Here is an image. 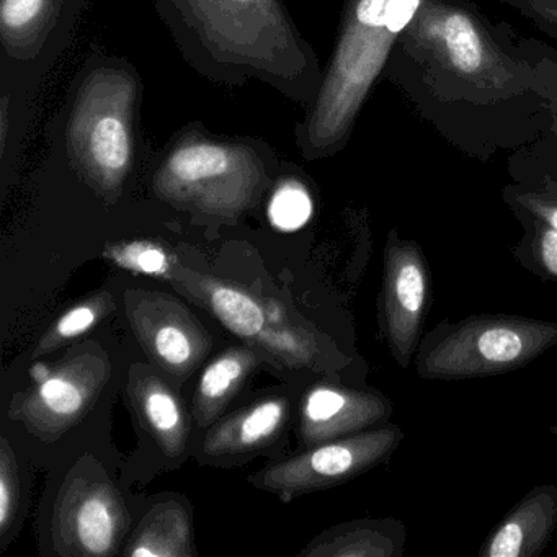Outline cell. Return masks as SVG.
Segmentation results:
<instances>
[{
    "label": "cell",
    "mask_w": 557,
    "mask_h": 557,
    "mask_svg": "<svg viewBox=\"0 0 557 557\" xmlns=\"http://www.w3.org/2000/svg\"><path fill=\"white\" fill-rule=\"evenodd\" d=\"M432 299V276L422 247L404 239L396 230L387 234L383 256L380 331L391 357L403 370L416 358Z\"/></svg>",
    "instance_id": "obj_9"
},
{
    "label": "cell",
    "mask_w": 557,
    "mask_h": 557,
    "mask_svg": "<svg viewBox=\"0 0 557 557\" xmlns=\"http://www.w3.org/2000/svg\"><path fill=\"white\" fill-rule=\"evenodd\" d=\"M128 394L149 435L169 458L184 453L188 420L184 404L151 368L135 364L129 370Z\"/></svg>",
    "instance_id": "obj_13"
},
{
    "label": "cell",
    "mask_w": 557,
    "mask_h": 557,
    "mask_svg": "<svg viewBox=\"0 0 557 557\" xmlns=\"http://www.w3.org/2000/svg\"><path fill=\"white\" fill-rule=\"evenodd\" d=\"M21 510V472L8 436L0 440V537H8Z\"/></svg>",
    "instance_id": "obj_25"
},
{
    "label": "cell",
    "mask_w": 557,
    "mask_h": 557,
    "mask_svg": "<svg viewBox=\"0 0 557 557\" xmlns=\"http://www.w3.org/2000/svg\"><path fill=\"white\" fill-rule=\"evenodd\" d=\"M265 182L252 146L191 133L169 148L152 188L172 207L234 220L252 207Z\"/></svg>",
    "instance_id": "obj_4"
},
{
    "label": "cell",
    "mask_w": 557,
    "mask_h": 557,
    "mask_svg": "<svg viewBox=\"0 0 557 557\" xmlns=\"http://www.w3.org/2000/svg\"><path fill=\"white\" fill-rule=\"evenodd\" d=\"M64 0H0V37L12 58L34 57L53 32Z\"/></svg>",
    "instance_id": "obj_19"
},
{
    "label": "cell",
    "mask_w": 557,
    "mask_h": 557,
    "mask_svg": "<svg viewBox=\"0 0 557 557\" xmlns=\"http://www.w3.org/2000/svg\"><path fill=\"white\" fill-rule=\"evenodd\" d=\"M115 308V299H113L112 293L106 292V289L87 296L84 301L77 302L76 306L67 309L61 318L57 319L54 324L50 325L41 341L38 342L34 358L51 354V351L66 345L67 342L92 331L102 319L112 314Z\"/></svg>",
    "instance_id": "obj_21"
},
{
    "label": "cell",
    "mask_w": 557,
    "mask_h": 557,
    "mask_svg": "<svg viewBox=\"0 0 557 557\" xmlns=\"http://www.w3.org/2000/svg\"><path fill=\"white\" fill-rule=\"evenodd\" d=\"M393 403L380 391L321 383L302 397L299 438L308 448L389 423Z\"/></svg>",
    "instance_id": "obj_11"
},
{
    "label": "cell",
    "mask_w": 557,
    "mask_h": 557,
    "mask_svg": "<svg viewBox=\"0 0 557 557\" xmlns=\"http://www.w3.org/2000/svg\"><path fill=\"white\" fill-rule=\"evenodd\" d=\"M259 358L249 347L230 348L207 364L194 399V416L198 425L211 426L230 406L233 397L256 370Z\"/></svg>",
    "instance_id": "obj_17"
},
{
    "label": "cell",
    "mask_w": 557,
    "mask_h": 557,
    "mask_svg": "<svg viewBox=\"0 0 557 557\" xmlns=\"http://www.w3.org/2000/svg\"><path fill=\"white\" fill-rule=\"evenodd\" d=\"M103 257L113 265L154 278L175 280L177 260L154 240H126L107 247Z\"/></svg>",
    "instance_id": "obj_23"
},
{
    "label": "cell",
    "mask_w": 557,
    "mask_h": 557,
    "mask_svg": "<svg viewBox=\"0 0 557 557\" xmlns=\"http://www.w3.org/2000/svg\"><path fill=\"white\" fill-rule=\"evenodd\" d=\"M507 200L515 211L533 214L557 230V181L554 178H546L536 187L513 188L508 191Z\"/></svg>",
    "instance_id": "obj_26"
},
{
    "label": "cell",
    "mask_w": 557,
    "mask_h": 557,
    "mask_svg": "<svg viewBox=\"0 0 557 557\" xmlns=\"http://www.w3.org/2000/svg\"><path fill=\"white\" fill-rule=\"evenodd\" d=\"M557 528V487L536 485L492 528L479 557H537Z\"/></svg>",
    "instance_id": "obj_12"
},
{
    "label": "cell",
    "mask_w": 557,
    "mask_h": 557,
    "mask_svg": "<svg viewBox=\"0 0 557 557\" xmlns=\"http://www.w3.org/2000/svg\"><path fill=\"white\" fill-rule=\"evenodd\" d=\"M128 527L119 488L96 459H81L61 485L54 504L53 544L60 556L116 554Z\"/></svg>",
    "instance_id": "obj_7"
},
{
    "label": "cell",
    "mask_w": 557,
    "mask_h": 557,
    "mask_svg": "<svg viewBox=\"0 0 557 557\" xmlns=\"http://www.w3.org/2000/svg\"><path fill=\"white\" fill-rule=\"evenodd\" d=\"M314 201L308 187L295 177H285L275 185L270 195V224L283 233H295L311 221Z\"/></svg>",
    "instance_id": "obj_24"
},
{
    "label": "cell",
    "mask_w": 557,
    "mask_h": 557,
    "mask_svg": "<svg viewBox=\"0 0 557 557\" xmlns=\"http://www.w3.org/2000/svg\"><path fill=\"white\" fill-rule=\"evenodd\" d=\"M138 84L128 70L100 67L84 81L67 125L71 159L103 198H116L135 161Z\"/></svg>",
    "instance_id": "obj_5"
},
{
    "label": "cell",
    "mask_w": 557,
    "mask_h": 557,
    "mask_svg": "<svg viewBox=\"0 0 557 557\" xmlns=\"http://www.w3.org/2000/svg\"><path fill=\"white\" fill-rule=\"evenodd\" d=\"M289 417L285 397H265L211 426L203 453L211 458L257 451L278 438Z\"/></svg>",
    "instance_id": "obj_14"
},
{
    "label": "cell",
    "mask_w": 557,
    "mask_h": 557,
    "mask_svg": "<svg viewBox=\"0 0 557 557\" xmlns=\"http://www.w3.org/2000/svg\"><path fill=\"white\" fill-rule=\"evenodd\" d=\"M389 2L351 0L318 96L296 128V145L306 159L332 154L347 138L397 37L386 27Z\"/></svg>",
    "instance_id": "obj_2"
},
{
    "label": "cell",
    "mask_w": 557,
    "mask_h": 557,
    "mask_svg": "<svg viewBox=\"0 0 557 557\" xmlns=\"http://www.w3.org/2000/svg\"><path fill=\"white\" fill-rule=\"evenodd\" d=\"M557 345V321L481 314L443 321L425 332L417 350V376L462 381L528 367Z\"/></svg>",
    "instance_id": "obj_3"
},
{
    "label": "cell",
    "mask_w": 557,
    "mask_h": 557,
    "mask_svg": "<svg viewBox=\"0 0 557 557\" xmlns=\"http://www.w3.org/2000/svg\"><path fill=\"white\" fill-rule=\"evenodd\" d=\"M419 5L420 0H391L386 15L387 30L394 35H399L400 32L406 30Z\"/></svg>",
    "instance_id": "obj_27"
},
{
    "label": "cell",
    "mask_w": 557,
    "mask_h": 557,
    "mask_svg": "<svg viewBox=\"0 0 557 557\" xmlns=\"http://www.w3.org/2000/svg\"><path fill=\"white\" fill-rule=\"evenodd\" d=\"M426 37L438 48L446 63L462 76L479 77L487 71V48L474 22L462 12L430 15Z\"/></svg>",
    "instance_id": "obj_20"
},
{
    "label": "cell",
    "mask_w": 557,
    "mask_h": 557,
    "mask_svg": "<svg viewBox=\"0 0 557 557\" xmlns=\"http://www.w3.org/2000/svg\"><path fill=\"white\" fill-rule=\"evenodd\" d=\"M550 433H553V435L557 438V425L550 426Z\"/></svg>",
    "instance_id": "obj_28"
},
{
    "label": "cell",
    "mask_w": 557,
    "mask_h": 557,
    "mask_svg": "<svg viewBox=\"0 0 557 557\" xmlns=\"http://www.w3.org/2000/svg\"><path fill=\"white\" fill-rule=\"evenodd\" d=\"M175 280H181L187 292L203 302L205 308L213 312L214 318L227 331L250 344L256 342L272 322L265 299L256 298L239 286L190 272L181 273Z\"/></svg>",
    "instance_id": "obj_16"
},
{
    "label": "cell",
    "mask_w": 557,
    "mask_h": 557,
    "mask_svg": "<svg viewBox=\"0 0 557 557\" xmlns=\"http://www.w3.org/2000/svg\"><path fill=\"white\" fill-rule=\"evenodd\" d=\"M407 528L396 518H368L337 524L315 537L302 557H403Z\"/></svg>",
    "instance_id": "obj_15"
},
{
    "label": "cell",
    "mask_w": 557,
    "mask_h": 557,
    "mask_svg": "<svg viewBox=\"0 0 557 557\" xmlns=\"http://www.w3.org/2000/svg\"><path fill=\"white\" fill-rule=\"evenodd\" d=\"M403 440L404 430L399 425L384 423L376 429L311 446L301 455L257 472L250 482L289 502L298 495L344 484L389 461Z\"/></svg>",
    "instance_id": "obj_8"
},
{
    "label": "cell",
    "mask_w": 557,
    "mask_h": 557,
    "mask_svg": "<svg viewBox=\"0 0 557 557\" xmlns=\"http://www.w3.org/2000/svg\"><path fill=\"white\" fill-rule=\"evenodd\" d=\"M125 314L148 357L175 380H187L210 351L200 321L165 293L126 289Z\"/></svg>",
    "instance_id": "obj_10"
},
{
    "label": "cell",
    "mask_w": 557,
    "mask_h": 557,
    "mask_svg": "<svg viewBox=\"0 0 557 557\" xmlns=\"http://www.w3.org/2000/svg\"><path fill=\"white\" fill-rule=\"evenodd\" d=\"M185 60L208 79L260 81L311 107L321 87L318 61L282 0H154Z\"/></svg>",
    "instance_id": "obj_1"
},
{
    "label": "cell",
    "mask_w": 557,
    "mask_h": 557,
    "mask_svg": "<svg viewBox=\"0 0 557 557\" xmlns=\"http://www.w3.org/2000/svg\"><path fill=\"white\" fill-rule=\"evenodd\" d=\"M515 213L523 224V237L511 249V256L527 272L557 282V230L533 214Z\"/></svg>",
    "instance_id": "obj_22"
},
{
    "label": "cell",
    "mask_w": 557,
    "mask_h": 557,
    "mask_svg": "<svg viewBox=\"0 0 557 557\" xmlns=\"http://www.w3.org/2000/svg\"><path fill=\"white\" fill-rule=\"evenodd\" d=\"M125 556H195L194 531L187 508L178 502H162L148 511L135 530Z\"/></svg>",
    "instance_id": "obj_18"
},
{
    "label": "cell",
    "mask_w": 557,
    "mask_h": 557,
    "mask_svg": "<svg viewBox=\"0 0 557 557\" xmlns=\"http://www.w3.org/2000/svg\"><path fill=\"white\" fill-rule=\"evenodd\" d=\"M112 376V363L97 342L74 347L63 360L38 363L32 384L9 404V419L44 442H57L83 422Z\"/></svg>",
    "instance_id": "obj_6"
}]
</instances>
